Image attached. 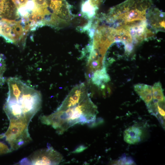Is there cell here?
<instances>
[{
    "label": "cell",
    "mask_w": 165,
    "mask_h": 165,
    "mask_svg": "<svg viewBox=\"0 0 165 165\" xmlns=\"http://www.w3.org/2000/svg\"><path fill=\"white\" fill-rule=\"evenodd\" d=\"M98 113L83 83L76 86L53 112L39 118L44 124L51 126L61 134L76 124L95 122Z\"/></svg>",
    "instance_id": "obj_1"
},
{
    "label": "cell",
    "mask_w": 165,
    "mask_h": 165,
    "mask_svg": "<svg viewBox=\"0 0 165 165\" xmlns=\"http://www.w3.org/2000/svg\"><path fill=\"white\" fill-rule=\"evenodd\" d=\"M8 92L4 110L9 119H20L30 122L40 110L42 97L40 92L19 78L7 80Z\"/></svg>",
    "instance_id": "obj_2"
},
{
    "label": "cell",
    "mask_w": 165,
    "mask_h": 165,
    "mask_svg": "<svg viewBox=\"0 0 165 165\" xmlns=\"http://www.w3.org/2000/svg\"><path fill=\"white\" fill-rule=\"evenodd\" d=\"M151 0H127L111 9L106 21L116 28L146 21Z\"/></svg>",
    "instance_id": "obj_3"
},
{
    "label": "cell",
    "mask_w": 165,
    "mask_h": 165,
    "mask_svg": "<svg viewBox=\"0 0 165 165\" xmlns=\"http://www.w3.org/2000/svg\"><path fill=\"white\" fill-rule=\"evenodd\" d=\"M44 19L47 25L56 28L68 24L72 18L70 5L66 0H45Z\"/></svg>",
    "instance_id": "obj_4"
},
{
    "label": "cell",
    "mask_w": 165,
    "mask_h": 165,
    "mask_svg": "<svg viewBox=\"0 0 165 165\" xmlns=\"http://www.w3.org/2000/svg\"><path fill=\"white\" fill-rule=\"evenodd\" d=\"M9 120L8 128L4 134L6 140L12 151L28 143L32 139L28 131L30 122L20 119H11Z\"/></svg>",
    "instance_id": "obj_5"
},
{
    "label": "cell",
    "mask_w": 165,
    "mask_h": 165,
    "mask_svg": "<svg viewBox=\"0 0 165 165\" xmlns=\"http://www.w3.org/2000/svg\"><path fill=\"white\" fill-rule=\"evenodd\" d=\"M27 33L21 21L4 18L0 20V36L7 42L24 48L25 40L23 38Z\"/></svg>",
    "instance_id": "obj_6"
},
{
    "label": "cell",
    "mask_w": 165,
    "mask_h": 165,
    "mask_svg": "<svg viewBox=\"0 0 165 165\" xmlns=\"http://www.w3.org/2000/svg\"><path fill=\"white\" fill-rule=\"evenodd\" d=\"M63 157L59 152L48 145L46 148L38 150L29 158L22 160L20 164L31 165H57L62 160Z\"/></svg>",
    "instance_id": "obj_7"
},
{
    "label": "cell",
    "mask_w": 165,
    "mask_h": 165,
    "mask_svg": "<svg viewBox=\"0 0 165 165\" xmlns=\"http://www.w3.org/2000/svg\"><path fill=\"white\" fill-rule=\"evenodd\" d=\"M146 14L147 26L149 25L156 31L163 30L165 27L164 13L156 8H150Z\"/></svg>",
    "instance_id": "obj_8"
},
{
    "label": "cell",
    "mask_w": 165,
    "mask_h": 165,
    "mask_svg": "<svg viewBox=\"0 0 165 165\" xmlns=\"http://www.w3.org/2000/svg\"><path fill=\"white\" fill-rule=\"evenodd\" d=\"M143 131L141 127L137 125L131 126L126 129L123 133V139L127 143L134 145L142 140Z\"/></svg>",
    "instance_id": "obj_9"
},
{
    "label": "cell",
    "mask_w": 165,
    "mask_h": 165,
    "mask_svg": "<svg viewBox=\"0 0 165 165\" xmlns=\"http://www.w3.org/2000/svg\"><path fill=\"white\" fill-rule=\"evenodd\" d=\"M152 87L149 85L141 83H138L134 86V90L147 106L153 101Z\"/></svg>",
    "instance_id": "obj_10"
},
{
    "label": "cell",
    "mask_w": 165,
    "mask_h": 165,
    "mask_svg": "<svg viewBox=\"0 0 165 165\" xmlns=\"http://www.w3.org/2000/svg\"><path fill=\"white\" fill-rule=\"evenodd\" d=\"M110 80V78L107 73L106 69L104 67L101 69L96 71L92 78L93 82L98 86L101 85Z\"/></svg>",
    "instance_id": "obj_11"
},
{
    "label": "cell",
    "mask_w": 165,
    "mask_h": 165,
    "mask_svg": "<svg viewBox=\"0 0 165 165\" xmlns=\"http://www.w3.org/2000/svg\"><path fill=\"white\" fill-rule=\"evenodd\" d=\"M153 96L152 102L157 103L158 102H165V97L163 90L160 82H156L152 87Z\"/></svg>",
    "instance_id": "obj_12"
},
{
    "label": "cell",
    "mask_w": 165,
    "mask_h": 165,
    "mask_svg": "<svg viewBox=\"0 0 165 165\" xmlns=\"http://www.w3.org/2000/svg\"><path fill=\"white\" fill-rule=\"evenodd\" d=\"M97 9L90 4L89 0L83 2L81 5L82 16L90 19L95 15Z\"/></svg>",
    "instance_id": "obj_13"
},
{
    "label": "cell",
    "mask_w": 165,
    "mask_h": 165,
    "mask_svg": "<svg viewBox=\"0 0 165 165\" xmlns=\"http://www.w3.org/2000/svg\"><path fill=\"white\" fill-rule=\"evenodd\" d=\"M5 59L4 55L0 53V86L4 84L5 81L3 76L6 68Z\"/></svg>",
    "instance_id": "obj_14"
},
{
    "label": "cell",
    "mask_w": 165,
    "mask_h": 165,
    "mask_svg": "<svg viewBox=\"0 0 165 165\" xmlns=\"http://www.w3.org/2000/svg\"><path fill=\"white\" fill-rule=\"evenodd\" d=\"M5 137V134L0 135V139ZM12 152L8 146L0 141V155Z\"/></svg>",
    "instance_id": "obj_15"
},
{
    "label": "cell",
    "mask_w": 165,
    "mask_h": 165,
    "mask_svg": "<svg viewBox=\"0 0 165 165\" xmlns=\"http://www.w3.org/2000/svg\"><path fill=\"white\" fill-rule=\"evenodd\" d=\"M116 162H117L115 163L114 164H117L120 165H130L134 163V161L132 159L126 156L122 157L119 160H117Z\"/></svg>",
    "instance_id": "obj_16"
},
{
    "label": "cell",
    "mask_w": 165,
    "mask_h": 165,
    "mask_svg": "<svg viewBox=\"0 0 165 165\" xmlns=\"http://www.w3.org/2000/svg\"><path fill=\"white\" fill-rule=\"evenodd\" d=\"M17 9L25 6L29 0H11Z\"/></svg>",
    "instance_id": "obj_17"
},
{
    "label": "cell",
    "mask_w": 165,
    "mask_h": 165,
    "mask_svg": "<svg viewBox=\"0 0 165 165\" xmlns=\"http://www.w3.org/2000/svg\"><path fill=\"white\" fill-rule=\"evenodd\" d=\"M85 148V147L83 146H80L79 147L77 148L74 151L75 152H78L82 151Z\"/></svg>",
    "instance_id": "obj_18"
},
{
    "label": "cell",
    "mask_w": 165,
    "mask_h": 165,
    "mask_svg": "<svg viewBox=\"0 0 165 165\" xmlns=\"http://www.w3.org/2000/svg\"><path fill=\"white\" fill-rule=\"evenodd\" d=\"M2 17L1 15L0 14V20L2 18Z\"/></svg>",
    "instance_id": "obj_19"
}]
</instances>
